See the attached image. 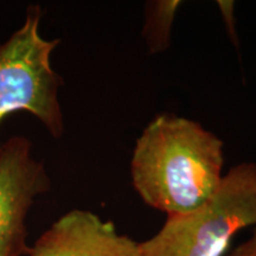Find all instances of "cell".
Listing matches in <instances>:
<instances>
[{"label":"cell","instance_id":"1","mask_svg":"<svg viewBox=\"0 0 256 256\" xmlns=\"http://www.w3.org/2000/svg\"><path fill=\"white\" fill-rule=\"evenodd\" d=\"M224 144L200 122L156 115L136 139L130 176L146 206L168 216L204 203L223 179Z\"/></svg>","mask_w":256,"mask_h":256},{"label":"cell","instance_id":"2","mask_svg":"<svg viewBox=\"0 0 256 256\" xmlns=\"http://www.w3.org/2000/svg\"><path fill=\"white\" fill-rule=\"evenodd\" d=\"M256 226V162H242L194 209L168 216L162 229L139 242L140 256H226L236 234Z\"/></svg>","mask_w":256,"mask_h":256},{"label":"cell","instance_id":"7","mask_svg":"<svg viewBox=\"0 0 256 256\" xmlns=\"http://www.w3.org/2000/svg\"><path fill=\"white\" fill-rule=\"evenodd\" d=\"M222 18L226 23V31L234 44H238V34L235 28V16H234V2H217Z\"/></svg>","mask_w":256,"mask_h":256},{"label":"cell","instance_id":"3","mask_svg":"<svg viewBox=\"0 0 256 256\" xmlns=\"http://www.w3.org/2000/svg\"><path fill=\"white\" fill-rule=\"evenodd\" d=\"M40 5L26 8L23 23L0 42V124L8 114L26 112L43 124L54 139L66 130L60 89L63 78L51 64L60 40L40 34Z\"/></svg>","mask_w":256,"mask_h":256},{"label":"cell","instance_id":"6","mask_svg":"<svg viewBox=\"0 0 256 256\" xmlns=\"http://www.w3.org/2000/svg\"><path fill=\"white\" fill-rule=\"evenodd\" d=\"M180 5L179 0L146 2L142 37L151 54L164 52L171 46L172 28Z\"/></svg>","mask_w":256,"mask_h":256},{"label":"cell","instance_id":"5","mask_svg":"<svg viewBox=\"0 0 256 256\" xmlns=\"http://www.w3.org/2000/svg\"><path fill=\"white\" fill-rule=\"evenodd\" d=\"M28 256H140L139 242L89 210L63 214L30 246Z\"/></svg>","mask_w":256,"mask_h":256},{"label":"cell","instance_id":"8","mask_svg":"<svg viewBox=\"0 0 256 256\" xmlns=\"http://www.w3.org/2000/svg\"><path fill=\"white\" fill-rule=\"evenodd\" d=\"M226 256H256V230L250 238L236 247Z\"/></svg>","mask_w":256,"mask_h":256},{"label":"cell","instance_id":"4","mask_svg":"<svg viewBox=\"0 0 256 256\" xmlns=\"http://www.w3.org/2000/svg\"><path fill=\"white\" fill-rule=\"evenodd\" d=\"M50 188V176L34 156L28 138L14 136L0 144V256L28 255V212Z\"/></svg>","mask_w":256,"mask_h":256}]
</instances>
